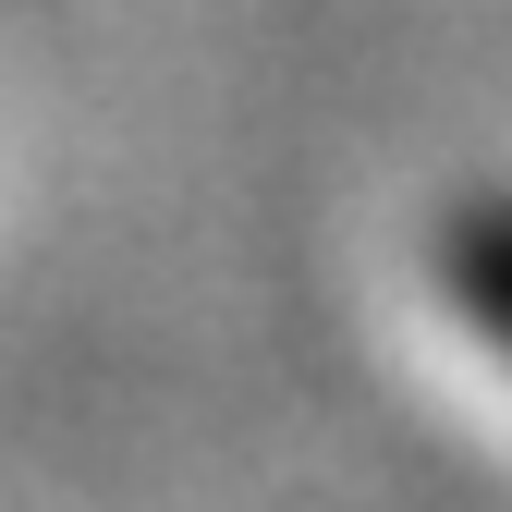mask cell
<instances>
[{
	"mask_svg": "<svg viewBox=\"0 0 512 512\" xmlns=\"http://www.w3.org/2000/svg\"><path fill=\"white\" fill-rule=\"evenodd\" d=\"M415 293H427V330L512 403V196L439 208L415 244Z\"/></svg>",
	"mask_w": 512,
	"mask_h": 512,
	"instance_id": "obj_1",
	"label": "cell"
}]
</instances>
